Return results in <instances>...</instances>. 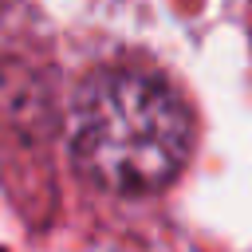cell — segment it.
Here are the masks:
<instances>
[{"instance_id": "1", "label": "cell", "mask_w": 252, "mask_h": 252, "mask_svg": "<svg viewBox=\"0 0 252 252\" xmlns=\"http://www.w3.org/2000/svg\"><path fill=\"white\" fill-rule=\"evenodd\" d=\"M193 146V118L161 79L130 67L98 71L75 98L71 154L87 181L110 193L169 185Z\"/></svg>"}]
</instances>
